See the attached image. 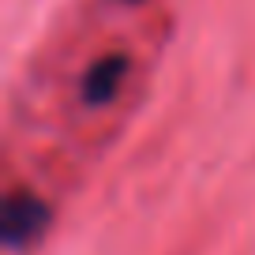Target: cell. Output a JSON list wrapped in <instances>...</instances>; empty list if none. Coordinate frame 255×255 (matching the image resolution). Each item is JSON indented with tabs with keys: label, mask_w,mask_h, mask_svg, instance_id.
I'll return each mask as SVG.
<instances>
[{
	"label": "cell",
	"mask_w": 255,
	"mask_h": 255,
	"mask_svg": "<svg viewBox=\"0 0 255 255\" xmlns=\"http://www.w3.org/2000/svg\"><path fill=\"white\" fill-rule=\"evenodd\" d=\"M131 4H135V0H131Z\"/></svg>",
	"instance_id": "cell-3"
},
{
	"label": "cell",
	"mask_w": 255,
	"mask_h": 255,
	"mask_svg": "<svg viewBox=\"0 0 255 255\" xmlns=\"http://www.w3.org/2000/svg\"><path fill=\"white\" fill-rule=\"evenodd\" d=\"M128 72H131V60H128L124 53L98 56V60L90 64L87 72H83V83H79L83 105H90V109H102V105H109L113 98L124 90Z\"/></svg>",
	"instance_id": "cell-2"
},
{
	"label": "cell",
	"mask_w": 255,
	"mask_h": 255,
	"mask_svg": "<svg viewBox=\"0 0 255 255\" xmlns=\"http://www.w3.org/2000/svg\"><path fill=\"white\" fill-rule=\"evenodd\" d=\"M49 229V207L30 195V191H11L4 199V218H0V237L11 252L30 248L41 233Z\"/></svg>",
	"instance_id": "cell-1"
}]
</instances>
